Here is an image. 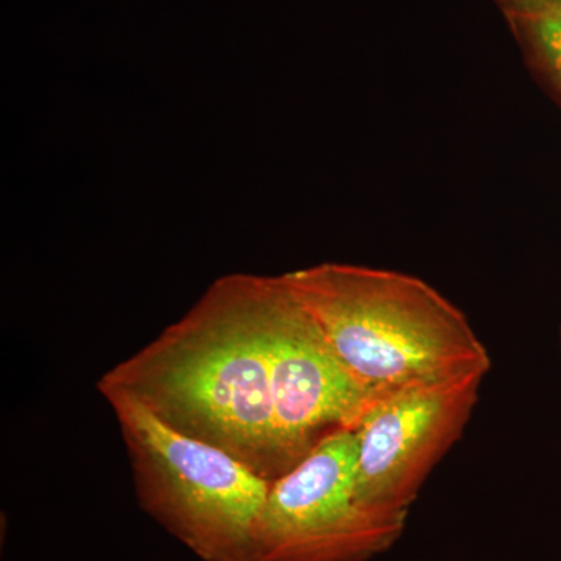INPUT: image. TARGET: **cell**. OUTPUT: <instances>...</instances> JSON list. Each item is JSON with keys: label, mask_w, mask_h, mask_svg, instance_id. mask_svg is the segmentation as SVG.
Wrapping results in <instances>:
<instances>
[{"label": "cell", "mask_w": 561, "mask_h": 561, "mask_svg": "<svg viewBox=\"0 0 561 561\" xmlns=\"http://www.w3.org/2000/svg\"><path fill=\"white\" fill-rule=\"evenodd\" d=\"M485 376L412 383L373 402L356 427V496L409 515L435 465L459 440Z\"/></svg>", "instance_id": "8992f818"}, {"label": "cell", "mask_w": 561, "mask_h": 561, "mask_svg": "<svg viewBox=\"0 0 561 561\" xmlns=\"http://www.w3.org/2000/svg\"><path fill=\"white\" fill-rule=\"evenodd\" d=\"M116 416L142 511L202 561H254L272 481L173 431L130 394L98 387Z\"/></svg>", "instance_id": "3957f363"}, {"label": "cell", "mask_w": 561, "mask_h": 561, "mask_svg": "<svg viewBox=\"0 0 561 561\" xmlns=\"http://www.w3.org/2000/svg\"><path fill=\"white\" fill-rule=\"evenodd\" d=\"M267 276L210 284L183 319L99 379L173 431L230 454L275 481L284 474L265 332Z\"/></svg>", "instance_id": "6da1fadb"}, {"label": "cell", "mask_w": 561, "mask_h": 561, "mask_svg": "<svg viewBox=\"0 0 561 561\" xmlns=\"http://www.w3.org/2000/svg\"><path fill=\"white\" fill-rule=\"evenodd\" d=\"M497 7L505 5V3L518 2V0H493Z\"/></svg>", "instance_id": "ba28073f"}, {"label": "cell", "mask_w": 561, "mask_h": 561, "mask_svg": "<svg viewBox=\"0 0 561 561\" xmlns=\"http://www.w3.org/2000/svg\"><path fill=\"white\" fill-rule=\"evenodd\" d=\"M356 457L354 431H335L272 481L254 561H368L400 540L409 515L373 511L357 500Z\"/></svg>", "instance_id": "277c9868"}, {"label": "cell", "mask_w": 561, "mask_h": 561, "mask_svg": "<svg viewBox=\"0 0 561 561\" xmlns=\"http://www.w3.org/2000/svg\"><path fill=\"white\" fill-rule=\"evenodd\" d=\"M283 279L346 370L378 398L490 370L489 351L463 312L416 276L327 262Z\"/></svg>", "instance_id": "7a4b0ae2"}, {"label": "cell", "mask_w": 561, "mask_h": 561, "mask_svg": "<svg viewBox=\"0 0 561 561\" xmlns=\"http://www.w3.org/2000/svg\"><path fill=\"white\" fill-rule=\"evenodd\" d=\"M497 9L531 65L561 94V0H518Z\"/></svg>", "instance_id": "52a82bcc"}, {"label": "cell", "mask_w": 561, "mask_h": 561, "mask_svg": "<svg viewBox=\"0 0 561 561\" xmlns=\"http://www.w3.org/2000/svg\"><path fill=\"white\" fill-rule=\"evenodd\" d=\"M560 339H561V328H560Z\"/></svg>", "instance_id": "9c48e42d"}, {"label": "cell", "mask_w": 561, "mask_h": 561, "mask_svg": "<svg viewBox=\"0 0 561 561\" xmlns=\"http://www.w3.org/2000/svg\"><path fill=\"white\" fill-rule=\"evenodd\" d=\"M265 332L276 440L286 474L327 435L356 431L379 398L346 370L283 275L267 276Z\"/></svg>", "instance_id": "5b68a950"}]
</instances>
